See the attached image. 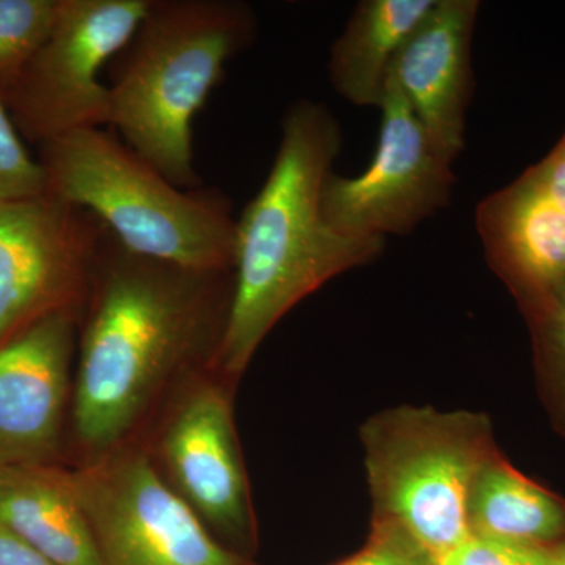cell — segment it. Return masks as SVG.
<instances>
[{
    "label": "cell",
    "instance_id": "6da1fadb",
    "mask_svg": "<svg viewBox=\"0 0 565 565\" xmlns=\"http://www.w3.org/2000/svg\"><path fill=\"white\" fill-rule=\"evenodd\" d=\"M232 296L233 270L156 262L110 234L81 334L73 416L82 444H118L174 370L199 353L217 355Z\"/></svg>",
    "mask_w": 565,
    "mask_h": 565
},
{
    "label": "cell",
    "instance_id": "7a4b0ae2",
    "mask_svg": "<svg viewBox=\"0 0 565 565\" xmlns=\"http://www.w3.org/2000/svg\"><path fill=\"white\" fill-rule=\"evenodd\" d=\"M341 145L323 104L299 99L286 110L270 172L236 222L232 305L214 360L223 373H243L282 316L384 252L386 241L345 237L323 218L322 189Z\"/></svg>",
    "mask_w": 565,
    "mask_h": 565
},
{
    "label": "cell",
    "instance_id": "3957f363",
    "mask_svg": "<svg viewBox=\"0 0 565 565\" xmlns=\"http://www.w3.org/2000/svg\"><path fill=\"white\" fill-rule=\"evenodd\" d=\"M256 28L255 11L239 0H151L115 57L110 126L178 188H200L193 120Z\"/></svg>",
    "mask_w": 565,
    "mask_h": 565
},
{
    "label": "cell",
    "instance_id": "277c9868",
    "mask_svg": "<svg viewBox=\"0 0 565 565\" xmlns=\"http://www.w3.org/2000/svg\"><path fill=\"white\" fill-rule=\"evenodd\" d=\"M46 193L92 212L126 250L196 270H233L236 222L217 189H182L118 134L84 129L40 145Z\"/></svg>",
    "mask_w": 565,
    "mask_h": 565
},
{
    "label": "cell",
    "instance_id": "5b68a950",
    "mask_svg": "<svg viewBox=\"0 0 565 565\" xmlns=\"http://www.w3.org/2000/svg\"><path fill=\"white\" fill-rule=\"evenodd\" d=\"M375 519L414 539L434 561L471 535L468 503L494 455L481 415L401 407L363 429Z\"/></svg>",
    "mask_w": 565,
    "mask_h": 565
},
{
    "label": "cell",
    "instance_id": "8992f818",
    "mask_svg": "<svg viewBox=\"0 0 565 565\" xmlns=\"http://www.w3.org/2000/svg\"><path fill=\"white\" fill-rule=\"evenodd\" d=\"M151 0H58L50 33L3 98L21 136L36 147L110 126L104 66L120 54Z\"/></svg>",
    "mask_w": 565,
    "mask_h": 565
},
{
    "label": "cell",
    "instance_id": "52a82bcc",
    "mask_svg": "<svg viewBox=\"0 0 565 565\" xmlns=\"http://www.w3.org/2000/svg\"><path fill=\"white\" fill-rule=\"evenodd\" d=\"M109 236L50 193L0 203V345L46 316L81 318Z\"/></svg>",
    "mask_w": 565,
    "mask_h": 565
},
{
    "label": "cell",
    "instance_id": "ba28073f",
    "mask_svg": "<svg viewBox=\"0 0 565 565\" xmlns=\"http://www.w3.org/2000/svg\"><path fill=\"white\" fill-rule=\"evenodd\" d=\"M68 475L104 565H250L211 537L139 452L109 455Z\"/></svg>",
    "mask_w": 565,
    "mask_h": 565
},
{
    "label": "cell",
    "instance_id": "9c48e42d",
    "mask_svg": "<svg viewBox=\"0 0 565 565\" xmlns=\"http://www.w3.org/2000/svg\"><path fill=\"white\" fill-rule=\"evenodd\" d=\"M379 109L370 166L352 178L332 172L322 189L323 218L352 239L405 236L448 206L455 192V162L435 147L392 76Z\"/></svg>",
    "mask_w": 565,
    "mask_h": 565
},
{
    "label": "cell",
    "instance_id": "30bf717a",
    "mask_svg": "<svg viewBox=\"0 0 565 565\" xmlns=\"http://www.w3.org/2000/svg\"><path fill=\"white\" fill-rule=\"evenodd\" d=\"M77 321L46 316L0 345V467L57 455Z\"/></svg>",
    "mask_w": 565,
    "mask_h": 565
},
{
    "label": "cell",
    "instance_id": "8fae6325",
    "mask_svg": "<svg viewBox=\"0 0 565 565\" xmlns=\"http://www.w3.org/2000/svg\"><path fill=\"white\" fill-rule=\"evenodd\" d=\"M481 3L435 0L397 55L392 79L435 147L452 162L467 143L473 98L471 43Z\"/></svg>",
    "mask_w": 565,
    "mask_h": 565
},
{
    "label": "cell",
    "instance_id": "7c38bea8",
    "mask_svg": "<svg viewBox=\"0 0 565 565\" xmlns=\"http://www.w3.org/2000/svg\"><path fill=\"white\" fill-rule=\"evenodd\" d=\"M476 230L531 321L544 318L565 294V212L526 170L479 202Z\"/></svg>",
    "mask_w": 565,
    "mask_h": 565
},
{
    "label": "cell",
    "instance_id": "4fadbf2b",
    "mask_svg": "<svg viewBox=\"0 0 565 565\" xmlns=\"http://www.w3.org/2000/svg\"><path fill=\"white\" fill-rule=\"evenodd\" d=\"M182 500L212 526L244 535L250 526L247 482L228 397L214 385L182 401L162 441Z\"/></svg>",
    "mask_w": 565,
    "mask_h": 565
},
{
    "label": "cell",
    "instance_id": "5bb4252c",
    "mask_svg": "<svg viewBox=\"0 0 565 565\" xmlns=\"http://www.w3.org/2000/svg\"><path fill=\"white\" fill-rule=\"evenodd\" d=\"M0 526L61 565H104L70 475L51 465L0 467Z\"/></svg>",
    "mask_w": 565,
    "mask_h": 565
},
{
    "label": "cell",
    "instance_id": "9a60e30c",
    "mask_svg": "<svg viewBox=\"0 0 565 565\" xmlns=\"http://www.w3.org/2000/svg\"><path fill=\"white\" fill-rule=\"evenodd\" d=\"M435 0H362L329 58L332 87L359 107H381L397 55Z\"/></svg>",
    "mask_w": 565,
    "mask_h": 565
},
{
    "label": "cell",
    "instance_id": "2e32d148",
    "mask_svg": "<svg viewBox=\"0 0 565 565\" xmlns=\"http://www.w3.org/2000/svg\"><path fill=\"white\" fill-rule=\"evenodd\" d=\"M468 523L478 537L548 548L565 539V505L493 455L471 489Z\"/></svg>",
    "mask_w": 565,
    "mask_h": 565
},
{
    "label": "cell",
    "instance_id": "e0dca14e",
    "mask_svg": "<svg viewBox=\"0 0 565 565\" xmlns=\"http://www.w3.org/2000/svg\"><path fill=\"white\" fill-rule=\"evenodd\" d=\"M58 0H0V98L20 79L57 13Z\"/></svg>",
    "mask_w": 565,
    "mask_h": 565
},
{
    "label": "cell",
    "instance_id": "ac0fdd59",
    "mask_svg": "<svg viewBox=\"0 0 565 565\" xmlns=\"http://www.w3.org/2000/svg\"><path fill=\"white\" fill-rule=\"evenodd\" d=\"M46 193V177L39 159L25 148L6 103L0 98V203Z\"/></svg>",
    "mask_w": 565,
    "mask_h": 565
},
{
    "label": "cell",
    "instance_id": "d6986e66",
    "mask_svg": "<svg viewBox=\"0 0 565 565\" xmlns=\"http://www.w3.org/2000/svg\"><path fill=\"white\" fill-rule=\"evenodd\" d=\"M435 565H553L548 548L508 544L470 535L455 550L434 561Z\"/></svg>",
    "mask_w": 565,
    "mask_h": 565
},
{
    "label": "cell",
    "instance_id": "ffe728a7",
    "mask_svg": "<svg viewBox=\"0 0 565 565\" xmlns=\"http://www.w3.org/2000/svg\"><path fill=\"white\" fill-rule=\"evenodd\" d=\"M337 565H435L433 557L403 530L374 519L366 544L355 555Z\"/></svg>",
    "mask_w": 565,
    "mask_h": 565
},
{
    "label": "cell",
    "instance_id": "44dd1931",
    "mask_svg": "<svg viewBox=\"0 0 565 565\" xmlns=\"http://www.w3.org/2000/svg\"><path fill=\"white\" fill-rule=\"evenodd\" d=\"M533 326L542 355L565 384V294L559 302Z\"/></svg>",
    "mask_w": 565,
    "mask_h": 565
},
{
    "label": "cell",
    "instance_id": "7402d4cb",
    "mask_svg": "<svg viewBox=\"0 0 565 565\" xmlns=\"http://www.w3.org/2000/svg\"><path fill=\"white\" fill-rule=\"evenodd\" d=\"M527 172L541 185L542 191L565 212V132L552 151Z\"/></svg>",
    "mask_w": 565,
    "mask_h": 565
},
{
    "label": "cell",
    "instance_id": "603a6c76",
    "mask_svg": "<svg viewBox=\"0 0 565 565\" xmlns=\"http://www.w3.org/2000/svg\"><path fill=\"white\" fill-rule=\"evenodd\" d=\"M0 565H61L0 526Z\"/></svg>",
    "mask_w": 565,
    "mask_h": 565
},
{
    "label": "cell",
    "instance_id": "cb8c5ba5",
    "mask_svg": "<svg viewBox=\"0 0 565 565\" xmlns=\"http://www.w3.org/2000/svg\"><path fill=\"white\" fill-rule=\"evenodd\" d=\"M553 565H565V539L553 546H548Z\"/></svg>",
    "mask_w": 565,
    "mask_h": 565
}]
</instances>
